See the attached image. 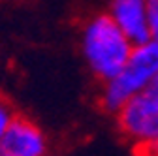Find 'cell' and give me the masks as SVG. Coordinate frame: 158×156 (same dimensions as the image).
<instances>
[{
	"label": "cell",
	"mask_w": 158,
	"mask_h": 156,
	"mask_svg": "<svg viewBox=\"0 0 158 156\" xmlns=\"http://www.w3.org/2000/svg\"><path fill=\"white\" fill-rule=\"evenodd\" d=\"M134 43L107 13L89 15L79 28V51L98 81L106 83L117 75L130 58Z\"/></svg>",
	"instance_id": "obj_1"
},
{
	"label": "cell",
	"mask_w": 158,
	"mask_h": 156,
	"mask_svg": "<svg viewBox=\"0 0 158 156\" xmlns=\"http://www.w3.org/2000/svg\"><path fill=\"white\" fill-rule=\"evenodd\" d=\"M156 72H158V45L151 40L134 45L130 58L123 66V70L106 83H102L100 90L102 109L115 115L134 96L147 90Z\"/></svg>",
	"instance_id": "obj_2"
},
{
	"label": "cell",
	"mask_w": 158,
	"mask_h": 156,
	"mask_svg": "<svg viewBox=\"0 0 158 156\" xmlns=\"http://www.w3.org/2000/svg\"><path fill=\"white\" fill-rule=\"evenodd\" d=\"M115 117L123 138L130 141L135 150L158 138V98L147 90L126 102Z\"/></svg>",
	"instance_id": "obj_3"
},
{
	"label": "cell",
	"mask_w": 158,
	"mask_h": 156,
	"mask_svg": "<svg viewBox=\"0 0 158 156\" xmlns=\"http://www.w3.org/2000/svg\"><path fill=\"white\" fill-rule=\"evenodd\" d=\"M49 139L45 132L27 117H15L0 138V156H47Z\"/></svg>",
	"instance_id": "obj_4"
},
{
	"label": "cell",
	"mask_w": 158,
	"mask_h": 156,
	"mask_svg": "<svg viewBox=\"0 0 158 156\" xmlns=\"http://www.w3.org/2000/svg\"><path fill=\"white\" fill-rule=\"evenodd\" d=\"M106 13L134 45L149 42L147 0H109Z\"/></svg>",
	"instance_id": "obj_5"
},
{
	"label": "cell",
	"mask_w": 158,
	"mask_h": 156,
	"mask_svg": "<svg viewBox=\"0 0 158 156\" xmlns=\"http://www.w3.org/2000/svg\"><path fill=\"white\" fill-rule=\"evenodd\" d=\"M15 111L11 107V104L4 98L2 94H0V138L4 135V132L8 130V126L11 124V121L15 119Z\"/></svg>",
	"instance_id": "obj_6"
},
{
	"label": "cell",
	"mask_w": 158,
	"mask_h": 156,
	"mask_svg": "<svg viewBox=\"0 0 158 156\" xmlns=\"http://www.w3.org/2000/svg\"><path fill=\"white\" fill-rule=\"evenodd\" d=\"M149 10V40L158 45V0H147Z\"/></svg>",
	"instance_id": "obj_7"
},
{
	"label": "cell",
	"mask_w": 158,
	"mask_h": 156,
	"mask_svg": "<svg viewBox=\"0 0 158 156\" xmlns=\"http://www.w3.org/2000/svg\"><path fill=\"white\" fill-rule=\"evenodd\" d=\"M137 154L139 156H158V138L154 141H151L149 145L137 149Z\"/></svg>",
	"instance_id": "obj_8"
},
{
	"label": "cell",
	"mask_w": 158,
	"mask_h": 156,
	"mask_svg": "<svg viewBox=\"0 0 158 156\" xmlns=\"http://www.w3.org/2000/svg\"><path fill=\"white\" fill-rule=\"evenodd\" d=\"M147 92H151L152 96H156V98H158V72H156V75L152 77V81L149 83V87H147Z\"/></svg>",
	"instance_id": "obj_9"
},
{
	"label": "cell",
	"mask_w": 158,
	"mask_h": 156,
	"mask_svg": "<svg viewBox=\"0 0 158 156\" xmlns=\"http://www.w3.org/2000/svg\"><path fill=\"white\" fill-rule=\"evenodd\" d=\"M47 156H55V154H47Z\"/></svg>",
	"instance_id": "obj_10"
}]
</instances>
